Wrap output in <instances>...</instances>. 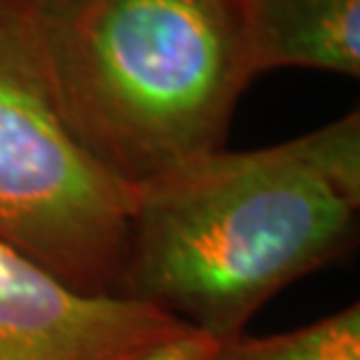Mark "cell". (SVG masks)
Segmentation results:
<instances>
[{"instance_id": "5b68a950", "label": "cell", "mask_w": 360, "mask_h": 360, "mask_svg": "<svg viewBox=\"0 0 360 360\" xmlns=\"http://www.w3.org/2000/svg\"><path fill=\"white\" fill-rule=\"evenodd\" d=\"M257 75L316 68L360 75V0H234Z\"/></svg>"}, {"instance_id": "ba28073f", "label": "cell", "mask_w": 360, "mask_h": 360, "mask_svg": "<svg viewBox=\"0 0 360 360\" xmlns=\"http://www.w3.org/2000/svg\"><path fill=\"white\" fill-rule=\"evenodd\" d=\"M17 3L24 7L31 17H42V14L59 10V7L66 5L68 0H17Z\"/></svg>"}, {"instance_id": "8992f818", "label": "cell", "mask_w": 360, "mask_h": 360, "mask_svg": "<svg viewBox=\"0 0 360 360\" xmlns=\"http://www.w3.org/2000/svg\"><path fill=\"white\" fill-rule=\"evenodd\" d=\"M215 360H360V307L274 337H229L218 342Z\"/></svg>"}, {"instance_id": "52a82bcc", "label": "cell", "mask_w": 360, "mask_h": 360, "mask_svg": "<svg viewBox=\"0 0 360 360\" xmlns=\"http://www.w3.org/2000/svg\"><path fill=\"white\" fill-rule=\"evenodd\" d=\"M218 342L194 328H187L171 340L150 347L129 360H215Z\"/></svg>"}, {"instance_id": "6da1fadb", "label": "cell", "mask_w": 360, "mask_h": 360, "mask_svg": "<svg viewBox=\"0 0 360 360\" xmlns=\"http://www.w3.org/2000/svg\"><path fill=\"white\" fill-rule=\"evenodd\" d=\"M358 211V110L271 148H218L136 187L115 295L229 340L281 288L344 253Z\"/></svg>"}, {"instance_id": "7a4b0ae2", "label": "cell", "mask_w": 360, "mask_h": 360, "mask_svg": "<svg viewBox=\"0 0 360 360\" xmlns=\"http://www.w3.org/2000/svg\"><path fill=\"white\" fill-rule=\"evenodd\" d=\"M31 19L77 141L134 187L222 148L257 77L234 0H68Z\"/></svg>"}, {"instance_id": "3957f363", "label": "cell", "mask_w": 360, "mask_h": 360, "mask_svg": "<svg viewBox=\"0 0 360 360\" xmlns=\"http://www.w3.org/2000/svg\"><path fill=\"white\" fill-rule=\"evenodd\" d=\"M134 206L136 187L63 117L31 14L0 0V241L70 288L115 295Z\"/></svg>"}, {"instance_id": "277c9868", "label": "cell", "mask_w": 360, "mask_h": 360, "mask_svg": "<svg viewBox=\"0 0 360 360\" xmlns=\"http://www.w3.org/2000/svg\"><path fill=\"white\" fill-rule=\"evenodd\" d=\"M187 328L143 302L70 288L0 241V360H129Z\"/></svg>"}]
</instances>
